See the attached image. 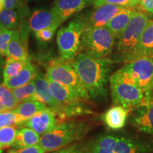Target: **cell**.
I'll list each match as a JSON object with an SVG mask.
<instances>
[{
	"instance_id": "1",
	"label": "cell",
	"mask_w": 153,
	"mask_h": 153,
	"mask_svg": "<svg viewBox=\"0 0 153 153\" xmlns=\"http://www.w3.org/2000/svg\"><path fill=\"white\" fill-rule=\"evenodd\" d=\"M113 64L111 59L96 58L85 53H79L72 61L73 68L90 98H106Z\"/></svg>"
},
{
	"instance_id": "2",
	"label": "cell",
	"mask_w": 153,
	"mask_h": 153,
	"mask_svg": "<svg viewBox=\"0 0 153 153\" xmlns=\"http://www.w3.org/2000/svg\"><path fill=\"white\" fill-rule=\"evenodd\" d=\"M89 129L83 121L61 122L42 135L38 143L45 152H53L83 138Z\"/></svg>"
},
{
	"instance_id": "3",
	"label": "cell",
	"mask_w": 153,
	"mask_h": 153,
	"mask_svg": "<svg viewBox=\"0 0 153 153\" xmlns=\"http://www.w3.org/2000/svg\"><path fill=\"white\" fill-rule=\"evenodd\" d=\"M149 21V17L144 12L135 11L129 24L118 37L116 53L112 59L114 63L126 64L129 62Z\"/></svg>"
},
{
	"instance_id": "4",
	"label": "cell",
	"mask_w": 153,
	"mask_h": 153,
	"mask_svg": "<svg viewBox=\"0 0 153 153\" xmlns=\"http://www.w3.org/2000/svg\"><path fill=\"white\" fill-rule=\"evenodd\" d=\"M116 39L106 26L85 27L81 38L80 51L96 58H106L112 53Z\"/></svg>"
},
{
	"instance_id": "5",
	"label": "cell",
	"mask_w": 153,
	"mask_h": 153,
	"mask_svg": "<svg viewBox=\"0 0 153 153\" xmlns=\"http://www.w3.org/2000/svg\"><path fill=\"white\" fill-rule=\"evenodd\" d=\"M85 26V17L79 15L58 30L57 44L60 58L73 61L79 54L81 38Z\"/></svg>"
},
{
	"instance_id": "6",
	"label": "cell",
	"mask_w": 153,
	"mask_h": 153,
	"mask_svg": "<svg viewBox=\"0 0 153 153\" xmlns=\"http://www.w3.org/2000/svg\"><path fill=\"white\" fill-rule=\"evenodd\" d=\"M109 82L114 105H120L129 110L144 102L146 94L137 85L126 80L118 71L110 76Z\"/></svg>"
},
{
	"instance_id": "7",
	"label": "cell",
	"mask_w": 153,
	"mask_h": 153,
	"mask_svg": "<svg viewBox=\"0 0 153 153\" xmlns=\"http://www.w3.org/2000/svg\"><path fill=\"white\" fill-rule=\"evenodd\" d=\"M45 75L48 79L57 82L72 88L85 101L90 99V96L73 68L72 61L63 60L60 57L51 61L47 67Z\"/></svg>"
},
{
	"instance_id": "8",
	"label": "cell",
	"mask_w": 153,
	"mask_h": 153,
	"mask_svg": "<svg viewBox=\"0 0 153 153\" xmlns=\"http://www.w3.org/2000/svg\"><path fill=\"white\" fill-rule=\"evenodd\" d=\"M118 72L128 81L137 85L145 94L152 91L153 57H143L126 63Z\"/></svg>"
},
{
	"instance_id": "9",
	"label": "cell",
	"mask_w": 153,
	"mask_h": 153,
	"mask_svg": "<svg viewBox=\"0 0 153 153\" xmlns=\"http://www.w3.org/2000/svg\"><path fill=\"white\" fill-rule=\"evenodd\" d=\"M132 122L143 133L153 135V91L147 93L144 102L135 108Z\"/></svg>"
},
{
	"instance_id": "10",
	"label": "cell",
	"mask_w": 153,
	"mask_h": 153,
	"mask_svg": "<svg viewBox=\"0 0 153 153\" xmlns=\"http://www.w3.org/2000/svg\"><path fill=\"white\" fill-rule=\"evenodd\" d=\"M58 123L59 120L57 114L51 108H48L38 112L28 118L19 128H28L33 130L39 135H43L52 130Z\"/></svg>"
},
{
	"instance_id": "11",
	"label": "cell",
	"mask_w": 153,
	"mask_h": 153,
	"mask_svg": "<svg viewBox=\"0 0 153 153\" xmlns=\"http://www.w3.org/2000/svg\"><path fill=\"white\" fill-rule=\"evenodd\" d=\"M118 135L114 133H102L81 144L82 153H114Z\"/></svg>"
},
{
	"instance_id": "12",
	"label": "cell",
	"mask_w": 153,
	"mask_h": 153,
	"mask_svg": "<svg viewBox=\"0 0 153 153\" xmlns=\"http://www.w3.org/2000/svg\"><path fill=\"white\" fill-rule=\"evenodd\" d=\"M125 7L115 4H103L96 7L88 17H85V27L105 26L109 21Z\"/></svg>"
},
{
	"instance_id": "13",
	"label": "cell",
	"mask_w": 153,
	"mask_h": 153,
	"mask_svg": "<svg viewBox=\"0 0 153 153\" xmlns=\"http://www.w3.org/2000/svg\"><path fill=\"white\" fill-rule=\"evenodd\" d=\"M34 82H35L36 91L30 101L35 100L40 101L46 105L49 108L55 112L58 108V104L53 98L50 90L48 80L46 75L41 72H38L34 79Z\"/></svg>"
},
{
	"instance_id": "14",
	"label": "cell",
	"mask_w": 153,
	"mask_h": 153,
	"mask_svg": "<svg viewBox=\"0 0 153 153\" xmlns=\"http://www.w3.org/2000/svg\"><path fill=\"white\" fill-rule=\"evenodd\" d=\"M87 4L84 0H55L52 8L59 25L67 19L79 12Z\"/></svg>"
},
{
	"instance_id": "15",
	"label": "cell",
	"mask_w": 153,
	"mask_h": 153,
	"mask_svg": "<svg viewBox=\"0 0 153 153\" xmlns=\"http://www.w3.org/2000/svg\"><path fill=\"white\" fill-rule=\"evenodd\" d=\"M153 151V146L144 140L118 135L114 153H149Z\"/></svg>"
},
{
	"instance_id": "16",
	"label": "cell",
	"mask_w": 153,
	"mask_h": 153,
	"mask_svg": "<svg viewBox=\"0 0 153 153\" xmlns=\"http://www.w3.org/2000/svg\"><path fill=\"white\" fill-rule=\"evenodd\" d=\"M143 57H153V21L150 20L140 38L129 62Z\"/></svg>"
},
{
	"instance_id": "17",
	"label": "cell",
	"mask_w": 153,
	"mask_h": 153,
	"mask_svg": "<svg viewBox=\"0 0 153 153\" xmlns=\"http://www.w3.org/2000/svg\"><path fill=\"white\" fill-rule=\"evenodd\" d=\"M128 116V109L120 105H115L103 114L102 120L108 128L118 131L125 126Z\"/></svg>"
},
{
	"instance_id": "18",
	"label": "cell",
	"mask_w": 153,
	"mask_h": 153,
	"mask_svg": "<svg viewBox=\"0 0 153 153\" xmlns=\"http://www.w3.org/2000/svg\"><path fill=\"white\" fill-rule=\"evenodd\" d=\"M137 7V6H136ZM136 7H125L116 14L107 24L106 27L111 32L116 38H118L120 33L123 31L133 14L136 11Z\"/></svg>"
},
{
	"instance_id": "19",
	"label": "cell",
	"mask_w": 153,
	"mask_h": 153,
	"mask_svg": "<svg viewBox=\"0 0 153 153\" xmlns=\"http://www.w3.org/2000/svg\"><path fill=\"white\" fill-rule=\"evenodd\" d=\"M54 25L60 26L52 9H38L34 11L28 21V27L34 32Z\"/></svg>"
},
{
	"instance_id": "20",
	"label": "cell",
	"mask_w": 153,
	"mask_h": 153,
	"mask_svg": "<svg viewBox=\"0 0 153 153\" xmlns=\"http://www.w3.org/2000/svg\"><path fill=\"white\" fill-rule=\"evenodd\" d=\"M38 70L36 67L30 62L29 59L26 61L24 68L17 75L4 79L3 84L9 89H13L28 83L35 79Z\"/></svg>"
},
{
	"instance_id": "21",
	"label": "cell",
	"mask_w": 153,
	"mask_h": 153,
	"mask_svg": "<svg viewBox=\"0 0 153 153\" xmlns=\"http://www.w3.org/2000/svg\"><path fill=\"white\" fill-rule=\"evenodd\" d=\"M7 57L22 61H27L29 59L27 45L21 38L19 30H14L7 48Z\"/></svg>"
},
{
	"instance_id": "22",
	"label": "cell",
	"mask_w": 153,
	"mask_h": 153,
	"mask_svg": "<svg viewBox=\"0 0 153 153\" xmlns=\"http://www.w3.org/2000/svg\"><path fill=\"white\" fill-rule=\"evenodd\" d=\"M27 12V8L24 6L18 11L4 9L0 12V26L11 30H16L21 24L22 16Z\"/></svg>"
},
{
	"instance_id": "23",
	"label": "cell",
	"mask_w": 153,
	"mask_h": 153,
	"mask_svg": "<svg viewBox=\"0 0 153 153\" xmlns=\"http://www.w3.org/2000/svg\"><path fill=\"white\" fill-rule=\"evenodd\" d=\"M41 136L33 130L22 127L17 131L16 138L11 147L14 149H22L33 146L39 143Z\"/></svg>"
},
{
	"instance_id": "24",
	"label": "cell",
	"mask_w": 153,
	"mask_h": 153,
	"mask_svg": "<svg viewBox=\"0 0 153 153\" xmlns=\"http://www.w3.org/2000/svg\"><path fill=\"white\" fill-rule=\"evenodd\" d=\"M48 107L38 101L31 100L20 103L14 110L11 111L18 114L23 117L29 118L37 113L48 109Z\"/></svg>"
},
{
	"instance_id": "25",
	"label": "cell",
	"mask_w": 153,
	"mask_h": 153,
	"mask_svg": "<svg viewBox=\"0 0 153 153\" xmlns=\"http://www.w3.org/2000/svg\"><path fill=\"white\" fill-rule=\"evenodd\" d=\"M28 118L23 117L11 111L0 112V128L6 126H17L19 128Z\"/></svg>"
},
{
	"instance_id": "26",
	"label": "cell",
	"mask_w": 153,
	"mask_h": 153,
	"mask_svg": "<svg viewBox=\"0 0 153 153\" xmlns=\"http://www.w3.org/2000/svg\"><path fill=\"white\" fill-rule=\"evenodd\" d=\"M26 61L14 60L7 57L3 68L4 79L12 77L18 74L24 68Z\"/></svg>"
},
{
	"instance_id": "27",
	"label": "cell",
	"mask_w": 153,
	"mask_h": 153,
	"mask_svg": "<svg viewBox=\"0 0 153 153\" xmlns=\"http://www.w3.org/2000/svg\"><path fill=\"white\" fill-rule=\"evenodd\" d=\"M11 90L14 93L16 99L20 103L30 101L36 91L35 82L33 79L28 83L26 84V85L16 87L15 89H11Z\"/></svg>"
},
{
	"instance_id": "28",
	"label": "cell",
	"mask_w": 153,
	"mask_h": 153,
	"mask_svg": "<svg viewBox=\"0 0 153 153\" xmlns=\"http://www.w3.org/2000/svg\"><path fill=\"white\" fill-rule=\"evenodd\" d=\"M18 130L16 126H6L0 128V149L7 148L12 146Z\"/></svg>"
},
{
	"instance_id": "29",
	"label": "cell",
	"mask_w": 153,
	"mask_h": 153,
	"mask_svg": "<svg viewBox=\"0 0 153 153\" xmlns=\"http://www.w3.org/2000/svg\"><path fill=\"white\" fill-rule=\"evenodd\" d=\"M0 97L7 111L14 110L20 104L15 97L12 90L6 87L3 83L0 85Z\"/></svg>"
},
{
	"instance_id": "30",
	"label": "cell",
	"mask_w": 153,
	"mask_h": 153,
	"mask_svg": "<svg viewBox=\"0 0 153 153\" xmlns=\"http://www.w3.org/2000/svg\"><path fill=\"white\" fill-rule=\"evenodd\" d=\"M14 30L8 29L0 26V55L7 56V48Z\"/></svg>"
},
{
	"instance_id": "31",
	"label": "cell",
	"mask_w": 153,
	"mask_h": 153,
	"mask_svg": "<svg viewBox=\"0 0 153 153\" xmlns=\"http://www.w3.org/2000/svg\"><path fill=\"white\" fill-rule=\"evenodd\" d=\"M106 4L122 7H136L139 4V1L137 0H94L93 4L94 8H96Z\"/></svg>"
},
{
	"instance_id": "32",
	"label": "cell",
	"mask_w": 153,
	"mask_h": 153,
	"mask_svg": "<svg viewBox=\"0 0 153 153\" xmlns=\"http://www.w3.org/2000/svg\"><path fill=\"white\" fill-rule=\"evenodd\" d=\"M59 26L57 25L51 26V27L44 28V29L38 30V31L34 32L35 36L38 41L46 43V42L51 41L53 39L54 34L55 33V30Z\"/></svg>"
},
{
	"instance_id": "33",
	"label": "cell",
	"mask_w": 153,
	"mask_h": 153,
	"mask_svg": "<svg viewBox=\"0 0 153 153\" xmlns=\"http://www.w3.org/2000/svg\"><path fill=\"white\" fill-rule=\"evenodd\" d=\"M51 153H82L81 144H72L70 146H66L59 150L53 151Z\"/></svg>"
},
{
	"instance_id": "34",
	"label": "cell",
	"mask_w": 153,
	"mask_h": 153,
	"mask_svg": "<svg viewBox=\"0 0 153 153\" xmlns=\"http://www.w3.org/2000/svg\"><path fill=\"white\" fill-rule=\"evenodd\" d=\"M14 153H45L40 145H34L33 146L22 149H14Z\"/></svg>"
},
{
	"instance_id": "35",
	"label": "cell",
	"mask_w": 153,
	"mask_h": 153,
	"mask_svg": "<svg viewBox=\"0 0 153 153\" xmlns=\"http://www.w3.org/2000/svg\"><path fill=\"white\" fill-rule=\"evenodd\" d=\"M22 0H4V9H19L24 7Z\"/></svg>"
},
{
	"instance_id": "36",
	"label": "cell",
	"mask_w": 153,
	"mask_h": 153,
	"mask_svg": "<svg viewBox=\"0 0 153 153\" xmlns=\"http://www.w3.org/2000/svg\"><path fill=\"white\" fill-rule=\"evenodd\" d=\"M139 4L143 11L153 14V0H140Z\"/></svg>"
},
{
	"instance_id": "37",
	"label": "cell",
	"mask_w": 153,
	"mask_h": 153,
	"mask_svg": "<svg viewBox=\"0 0 153 153\" xmlns=\"http://www.w3.org/2000/svg\"><path fill=\"white\" fill-rule=\"evenodd\" d=\"M4 63H5V60L4 59V56H1V55H0V72H1V70H2V68H4Z\"/></svg>"
},
{
	"instance_id": "38",
	"label": "cell",
	"mask_w": 153,
	"mask_h": 153,
	"mask_svg": "<svg viewBox=\"0 0 153 153\" xmlns=\"http://www.w3.org/2000/svg\"><path fill=\"white\" fill-rule=\"evenodd\" d=\"M4 8V0H0V12Z\"/></svg>"
},
{
	"instance_id": "39",
	"label": "cell",
	"mask_w": 153,
	"mask_h": 153,
	"mask_svg": "<svg viewBox=\"0 0 153 153\" xmlns=\"http://www.w3.org/2000/svg\"><path fill=\"white\" fill-rule=\"evenodd\" d=\"M84 1H85V3L87 4H93L94 0H84Z\"/></svg>"
},
{
	"instance_id": "40",
	"label": "cell",
	"mask_w": 153,
	"mask_h": 153,
	"mask_svg": "<svg viewBox=\"0 0 153 153\" xmlns=\"http://www.w3.org/2000/svg\"><path fill=\"white\" fill-rule=\"evenodd\" d=\"M8 153H14V150H10Z\"/></svg>"
},
{
	"instance_id": "41",
	"label": "cell",
	"mask_w": 153,
	"mask_h": 153,
	"mask_svg": "<svg viewBox=\"0 0 153 153\" xmlns=\"http://www.w3.org/2000/svg\"><path fill=\"white\" fill-rule=\"evenodd\" d=\"M3 152V149H0V153H2Z\"/></svg>"
},
{
	"instance_id": "42",
	"label": "cell",
	"mask_w": 153,
	"mask_h": 153,
	"mask_svg": "<svg viewBox=\"0 0 153 153\" xmlns=\"http://www.w3.org/2000/svg\"><path fill=\"white\" fill-rule=\"evenodd\" d=\"M152 90L153 91V85H152Z\"/></svg>"
},
{
	"instance_id": "43",
	"label": "cell",
	"mask_w": 153,
	"mask_h": 153,
	"mask_svg": "<svg viewBox=\"0 0 153 153\" xmlns=\"http://www.w3.org/2000/svg\"><path fill=\"white\" fill-rule=\"evenodd\" d=\"M137 1H139V2H140V0H137Z\"/></svg>"
}]
</instances>
